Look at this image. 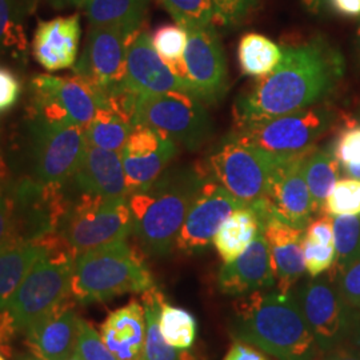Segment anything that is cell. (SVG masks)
Wrapping results in <instances>:
<instances>
[{
    "label": "cell",
    "mask_w": 360,
    "mask_h": 360,
    "mask_svg": "<svg viewBox=\"0 0 360 360\" xmlns=\"http://www.w3.org/2000/svg\"><path fill=\"white\" fill-rule=\"evenodd\" d=\"M16 330L13 327V319L7 309L0 311V352L6 356H11L13 342L16 336Z\"/></svg>",
    "instance_id": "bcb514c9"
},
{
    "label": "cell",
    "mask_w": 360,
    "mask_h": 360,
    "mask_svg": "<svg viewBox=\"0 0 360 360\" xmlns=\"http://www.w3.org/2000/svg\"><path fill=\"white\" fill-rule=\"evenodd\" d=\"M80 360H119L107 348L101 334L90 322L82 319L77 336V354Z\"/></svg>",
    "instance_id": "60d3db41"
},
{
    "label": "cell",
    "mask_w": 360,
    "mask_h": 360,
    "mask_svg": "<svg viewBox=\"0 0 360 360\" xmlns=\"http://www.w3.org/2000/svg\"><path fill=\"white\" fill-rule=\"evenodd\" d=\"M333 153L348 176L360 180V122L351 123L340 131Z\"/></svg>",
    "instance_id": "f35d334b"
},
{
    "label": "cell",
    "mask_w": 360,
    "mask_h": 360,
    "mask_svg": "<svg viewBox=\"0 0 360 360\" xmlns=\"http://www.w3.org/2000/svg\"><path fill=\"white\" fill-rule=\"evenodd\" d=\"M282 47L260 34H245L238 46V59L245 75L263 77L282 60Z\"/></svg>",
    "instance_id": "d6a6232c"
},
{
    "label": "cell",
    "mask_w": 360,
    "mask_h": 360,
    "mask_svg": "<svg viewBox=\"0 0 360 360\" xmlns=\"http://www.w3.org/2000/svg\"><path fill=\"white\" fill-rule=\"evenodd\" d=\"M90 26L120 28L138 35L148 11V0H87L84 4Z\"/></svg>",
    "instance_id": "f1b7e54d"
},
{
    "label": "cell",
    "mask_w": 360,
    "mask_h": 360,
    "mask_svg": "<svg viewBox=\"0 0 360 360\" xmlns=\"http://www.w3.org/2000/svg\"><path fill=\"white\" fill-rule=\"evenodd\" d=\"M188 40L183 56L186 80L198 99L219 102L229 90L226 56L212 26L187 31Z\"/></svg>",
    "instance_id": "2e32d148"
},
{
    "label": "cell",
    "mask_w": 360,
    "mask_h": 360,
    "mask_svg": "<svg viewBox=\"0 0 360 360\" xmlns=\"http://www.w3.org/2000/svg\"><path fill=\"white\" fill-rule=\"evenodd\" d=\"M230 333L235 340L278 360H315L319 347L291 290L257 291L232 303Z\"/></svg>",
    "instance_id": "7a4b0ae2"
},
{
    "label": "cell",
    "mask_w": 360,
    "mask_h": 360,
    "mask_svg": "<svg viewBox=\"0 0 360 360\" xmlns=\"http://www.w3.org/2000/svg\"><path fill=\"white\" fill-rule=\"evenodd\" d=\"M132 123L166 134L188 150H198L212 134L205 105L186 92L136 94Z\"/></svg>",
    "instance_id": "9c48e42d"
},
{
    "label": "cell",
    "mask_w": 360,
    "mask_h": 360,
    "mask_svg": "<svg viewBox=\"0 0 360 360\" xmlns=\"http://www.w3.org/2000/svg\"><path fill=\"white\" fill-rule=\"evenodd\" d=\"M335 285L348 307L360 309V257L351 262L334 279ZM333 282V283H334Z\"/></svg>",
    "instance_id": "7bdbcfd3"
},
{
    "label": "cell",
    "mask_w": 360,
    "mask_h": 360,
    "mask_svg": "<svg viewBox=\"0 0 360 360\" xmlns=\"http://www.w3.org/2000/svg\"><path fill=\"white\" fill-rule=\"evenodd\" d=\"M335 11L347 18H359L360 0H328Z\"/></svg>",
    "instance_id": "681fc988"
},
{
    "label": "cell",
    "mask_w": 360,
    "mask_h": 360,
    "mask_svg": "<svg viewBox=\"0 0 360 360\" xmlns=\"http://www.w3.org/2000/svg\"><path fill=\"white\" fill-rule=\"evenodd\" d=\"M22 95V82L11 70L0 65V114L13 110Z\"/></svg>",
    "instance_id": "f6af8a7d"
},
{
    "label": "cell",
    "mask_w": 360,
    "mask_h": 360,
    "mask_svg": "<svg viewBox=\"0 0 360 360\" xmlns=\"http://www.w3.org/2000/svg\"><path fill=\"white\" fill-rule=\"evenodd\" d=\"M282 60L236 102L238 127L312 107L328 98L345 77L342 52L323 37L282 47Z\"/></svg>",
    "instance_id": "6da1fadb"
},
{
    "label": "cell",
    "mask_w": 360,
    "mask_h": 360,
    "mask_svg": "<svg viewBox=\"0 0 360 360\" xmlns=\"http://www.w3.org/2000/svg\"><path fill=\"white\" fill-rule=\"evenodd\" d=\"M46 251L7 304L18 334L38 322L71 295L75 254L59 233L44 238Z\"/></svg>",
    "instance_id": "5b68a950"
},
{
    "label": "cell",
    "mask_w": 360,
    "mask_h": 360,
    "mask_svg": "<svg viewBox=\"0 0 360 360\" xmlns=\"http://www.w3.org/2000/svg\"><path fill=\"white\" fill-rule=\"evenodd\" d=\"M44 251V238L10 245L0 251V311L7 309L13 294Z\"/></svg>",
    "instance_id": "83f0119b"
},
{
    "label": "cell",
    "mask_w": 360,
    "mask_h": 360,
    "mask_svg": "<svg viewBox=\"0 0 360 360\" xmlns=\"http://www.w3.org/2000/svg\"><path fill=\"white\" fill-rule=\"evenodd\" d=\"M245 206L214 179L205 180L180 229L175 248L184 255H199L212 243L223 221Z\"/></svg>",
    "instance_id": "e0dca14e"
},
{
    "label": "cell",
    "mask_w": 360,
    "mask_h": 360,
    "mask_svg": "<svg viewBox=\"0 0 360 360\" xmlns=\"http://www.w3.org/2000/svg\"><path fill=\"white\" fill-rule=\"evenodd\" d=\"M75 304V299L70 296L27 328L23 333L25 345L32 355L43 360H68L75 356L82 321Z\"/></svg>",
    "instance_id": "d6986e66"
},
{
    "label": "cell",
    "mask_w": 360,
    "mask_h": 360,
    "mask_svg": "<svg viewBox=\"0 0 360 360\" xmlns=\"http://www.w3.org/2000/svg\"><path fill=\"white\" fill-rule=\"evenodd\" d=\"M334 112L323 105L276 116L269 120L238 127L227 139L251 146L276 156L306 154L333 126Z\"/></svg>",
    "instance_id": "30bf717a"
},
{
    "label": "cell",
    "mask_w": 360,
    "mask_h": 360,
    "mask_svg": "<svg viewBox=\"0 0 360 360\" xmlns=\"http://www.w3.org/2000/svg\"><path fill=\"white\" fill-rule=\"evenodd\" d=\"M74 191L102 198H129L120 153L87 146L77 174L70 180Z\"/></svg>",
    "instance_id": "603a6c76"
},
{
    "label": "cell",
    "mask_w": 360,
    "mask_h": 360,
    "mask_svg": "<svg viewBox=\"0 0 360 360\" xmlns=\"http://www.w3.org/2000/svg\"><path fill=\"white\" fill-rule=\"evenodd\" d=\"M295 296L319 352L347 340L354 309L348 307L328 278L311 279L297 288Z\"/></svg>",
    "instance_id": "9a60e30c"
},
{
    "label": "cell",
    "mask_w": 360,
    "mask_h": 360,
    "mask_svg": "<svg viewBox=\"0 0 360 360\" xmlns=\"http://www.w3.org/2000/svg\"><path fill=\"white\" fill-rule=\"evenodd\" d=\"M135 126L129 115L112 105L99 108L84 129L87 144L120 153Z\"/></svg>",
    "instance_id": "4dcf8cb0"
},
{
    "label": "cell",
    "mask_w": 360,
    "mask_h": 360,
    "mask_svg": "<svg viewBox=\"0 0 360 360\" xmlns=\"http://www.w3.org/2000/svg\"><path fill=\"white\" fill-rule=\"evenodd\" d=\"M358 52H359V56H360V27H359V31H358Z\"/></svg>",
    "instance_id": "9f6ffc18"
},
{
    "label": "cell",
    "mask_w": 360,
    "mask_h": 360,
    "mask_svg": "<svg viewBox=\"0 0 360 360\" xmlns=\"http://www.w3.org/2000/svg\"><path fill=\"white\" fill-rule=\"evenodd\" d=\"M70 186V181H68ZM72 200L59 235L75 254L126 240L132 233L129 198H102L72 190Z\"/></svg>",
    "instance_id": "52a82bcc"
},
{
    "label": "cell",
    "mask_w": 360,
    "mask_h": 360,
    "mask_svg": "<svg viewBox=\"0 0 360 360\" xmlns=\"http://www.w3.org/2000/svg\"><path fill=\"white\" fill-rule=\"evenodd\" d=\"M187 40H188V34L179 25H166V26L159 27L151 35V41H153L155 51L159 53V56L184 82L187 80L184 74L183 56L187 47Z\"/></svg>",
    "instance_id": "d590c367"
},
{
    "label": "cell",
    "mask_w": 360,
    "mask_h": 360,
    "mask_svg": "<svg viewBox=\"0 0 360 360\" xmlns=\"http://www.w3.org/2000/svg\"><path fill=\"white\" fill-rule=\"evenodd\" d=\"M176 153V142L166 134L136 126L120 151L129 195L153 184Z\"/></svg>",
    "instance_id": "ac0fdd59"
},
{
    "label": "cell",
    "mask_w": 360,
    "mask_h": 360,
    "mask_svg": "<svg viewBox=\"0 0 360 360\" xmlns=\"http://www.w3.org/2000/svg\"><path fill=\"white\" fill-rule=\"evenodd\" d=\"M304 176L316 212L323 206L340 176V165L330 148H312L304 160Z\"/></svg>",
    "instance_id": "1f68e13d"
},
{
    "label": "cell",
    "mask_w": 360,
    "mask_h": 360,
    "mask_svg": "<svg viewBox=\"0 0 360 360\" xmlns=\"http://www.w3.org/2000/svg\"><path fill=\"white\" fill-rule=\"evenodd\" d=\"M347 342L360 348V309L359 311L354 309V312H352Z\"/></svg>",
    "instance_id": "f907efd6"
},
{
    "label": "cell",
    "mask_w": 360,
    "mask_h": 360,
    "mask_svg": "<svg viewBox=\"0 0 360 360\" xmlns=\"http://www.w3.org/2000/svg\"><path fill=\"white\" fill-rule=\"evenodd\" d=\"M160 4L171 13L176 25L186 31L212 26L214 6L211 0H159Z\"/></svg>",
    "instance_id": "8d00e7d4"
},
{
    "label": "cell",
    "mask_w": 360,
    "mask_h": 360,
    "mask_svg": "<svg viewBox=\"0 0 360 360\" xmlns=\"http://www.w3.org/2000/svg\"><path fill=\"white\" fill-rule=\"evenodd\" d=\"M206 179L198 168H169L147 188L129 195L132 233L143 254L154 257L171 254Z\"/></svg>",
    "instance_id": "3957f363"
},
{
    "label": "cell",
    "mask_w": 360,
    "mask_h": 360,
    "mask_svg": "<svg viewBox=\"0 0 360 360\" xmlns=\"http://www.w3.org/2000/svg\"><path fill=\"white\" fill-rule=\"evenodd\" d=\"M55 10H65L70 7H84L87 0H47Z\"/></svg>",
    "instance_id": "816d5d0a"
},
{
    "label": "cell",
    "mask_w": 360,
    "mask_h": 360,
    "mask_svg": "<svg viewBox=\"0 0 360 360\" xmlns=\"http://www.w3.org/2000/svg\"><path fill=\"white\" fill-rule=\"evenodd\" d=\"M315 360H360V348L346 340L326 352H319Z\"/></svg>",
    "instance_id": "c3c4849f"
},
{
    "label": "cell",
    "mask_w": 360,
    "mask_h": 360,
    "mask_svg": "<svg viewBox=\"0 0 360 360\" xmlns=\"http://www.w3.org/2000/svg\"><path fill=\"white\" fill-rule=\"evenodd\" d=\"M335 263L328 271V279L335 276L351 262L360 257V215L334 217Z\"/></svg>",
    "instance_id": "e575fe53"
},
{
    "label": "cell",
    "mask_w": 360,
    "mask_h": 360,
    "mask_svg": "<svg viewBox=\"0 0 360 360\" xmlns=\"http://www.w3.org/2000/svg\"><path fill=\"white\" fill-rule=\"evenodd\" d=\"M154 285L143 251L126 240L83 252L74 262L71 295L79 304L107 302L124 294H143Z\"/></svg>",
    "instance_id": "277c9868"
},
{
    "label": "cell",
    "mask_w": 360,
    "mask_h": 360,
    "mask_svg": "<svg viewBox=\"0 0 360 360\" xmlns=\"http://www.w3.org/2000/svg\"><path fill=\"white\" fill-rule=\"evenodd\" d=\"M15 360H43L38 358V356H35V355H32L31 352L30 354H19V355H16L15 356ZM68 360H80L79 359V356L75 355V356H72L71 359Z\"/></svg>",
    "instance_id": "11a10c76"
},
{
    "label": "cell",
    "mask_w": 360,
    "mask_h": 360,
    "mask_svg": "<svg viewBox=\"0 0 360 360\" xmlns=\"http://www.w3.org/2000/svg\"><path fill=\"white\" fill-rule=\"evenodd\" d=\"M80 38L82 23L77 13L41 20L31 43L32 56L49 72L72 68L77 63Z\"/></svg>",
    "instance_id": "44dd1931"
},
{
    "label": "cell",
    "mask_w": 360,
    "mask_h": 360,
    "mask_svg": "<svg viewBox=\"0 0 360 360\" xmlns=\"http://www.w3.org/2000/svg\"><path fill=\"white\" fill-rule=\"evenodd\" d=\"M309 13H319L326 7L328 0H302Z\"/></svg>",
    "instance_id": "f5cc1de1"
},
{
    "label": "cell",
    "mask_w": 360,
    "mask_h": 360,
    "mask_svg": "<svg viewBox=\"0 0 360 360\" xmlns=\"http://www.w3.org/2000/svg\"><path fill=\"white\" fill-rule=\"evenodd\" d=\"M159 328L169 346L178 349H190L195 345L198 323L191 312L169 304L166 297L159 312Z\"/></svg>",
    "instance_id": "836d02e7"
},
{
    "label": "cell",
    "mask_w": 360,
    "mask_h": 360,
    "mask_svg": "<svg viewBox=\"0 0 360 360\" xmlns=\"http://www.w3.org/2000/svg\"><path fill=\"white\" fill-rule=\"evenodd\" d=\"M303 257L309 278H319L334 266L335 243H324L303 236Z\"/></svg>",
    "instance_id": "ab89813d"
},
{
    "label": "cell",
    "mask_w": 360,
    "mask_h": 360,
    "mask_svg": "<svg viewBox=\"0 0 360 360\" xmlns=\"http://www.w3.org/2000/svg\"><path fill=\"white\" fill-rule=\"evenodd\" d=\"M108 96L82 77L38 74L28 83L27 114L53 124L86 129Z\"/></svg>",
    "instance_id": "ba28073f"
},
{
    "label": "cell",
    "mask_w": 360,
    "mask_h": 360,
    "mask_svg": "<svg viewBox=\"0 0 360 360\" xmlns=\"http://www.w3.org/2000/svg\"><path fill=\"white\" fill-rule=\"evenodd\" d=\"M16 243L35 242L58 233L72 200L65 184L41 183L22 176L11 180Z\"/></svg>",
    "instance_id": "7c38bea8"
},
{
    "label": "cell",
    "mask_w": 360,
    "mask_h": 360,
    "mask_svg": "<svg viewBox=\"0 0 360 360\" xmlns=\"http://www.w3.org/2000/svg\"><path fill=\"white\" fill-rule=\"evenodd\" d=\"M37 7L38 0H0V60L26 62V22Z\"/></svg>",
    "instance_id": "484cf974"
},
{
    "label": "cell",
    "mask_w": 360,
    "mask_h": 360,
    "mask_svg": "<svg viewBox=\"0 0 360 360\" xmlns=\"http://www.w3.org/2000/svg\"><path fill=\"white\" fill-rule=\"evenodd\" d=\"M19 245L15 239L11 180H0V251Z\"/></svg>",
    "instance_id": "ee69618b"
},
{
    "label": "cell",
    "mask_w": 360,
    "mask_h": 360,
    "mask_svg": "<svg viewBox=\"0 0 360 360\" xmlns=\"http://www.w3.org/2000/svg\"><path fill=\"white\" fill-rule=\"evenodd\" d=\"M218 285L223 294L236 297L271 290L275 285L270 248L263 233L236 260L220 269Z\"/></svg>",
    "instance_id": "7402d4cb"
},
{
    "label": "cell",
    "mask_w": 360,
    "mask_h": 360,
    "mask_svg": "<svg viewBox=\"0 0 360 360\" xmlns=\"http://www.w3.org/2000/svg\"><path fill=\"white\" fill-rule=\"evenodd\" d=\"M262 233L270 248L276 290L288 292L306 271L303 257L304 230L272 219L262 226Z\"/></svg>",
    "instance_id": "cb8c5ba5"
},
{
    "label": "cell",
    "mask_w": 360,
    "mask_h": 360,
    "mask_svg": "<svg viewBox=\"0 0 360 360\" xmlns=\"http://www.w3.org/2000/svg\"><path fill=\"white\" fill-rule=\"evenodd\" d=\"M163 299V292L156 285L142 294L146 336L142 354L138 360H195L188 349H178L169 346L160 333L159 312Z\"/></svg>",
    "instance_id": "f546056e"
},
{
    "label": "cell",
    "mask_w": 360,
    "mask_h": 360,
    "mask_svg": "<svg viewBox=\"0 0 360 360\" xmlns=\"http://www.w3.org/2000/svg\"><path fill=\"white\" fill-rule=\"evenodd\" d=\"M135 37L120 28L90 26L83 52L72 67L74 75L107 96L124 91L127 52Z\"/></svg>",
    "instance_id": "4fadbf2b"
},
{
    "label": "cell",
    "mask_w": 360,
    "mask_h": 360,
    "mask_svg": "<svg viewBox=\"0 0 360 360\" xmlns=\"http://www.w3.org/2000/svg\"><path fill=\"white\" fill-rule=\"evenodd\" d=\"M322 212L331 218L360 215V180L354 178L338 180L326 199Z\"/></svg>",
    "instance_id": "74e56055"
},
{
    "label": "cell",
    "mask_w": 360,
    "mask_h": 360,
    "mask_svg": "<svg viewBox=\"0 0 360 360\" xmlns=\"http://www.w3.org/2000/svg\"><path fill=\"white\" fill-rule=\"evenodd\" d=\"M309 153L284 159L276 168L264 198L250 206L257 212L262 226L275 219L304 230L316 214L304 176V160Z\"/></svg>",
    "instance_id": "5bb4252c"
},
{
    "label": "cell",
    "mask_w": 360,
    "mask_h": 360,
    "mask_svg": "<svg viewBox=\"0 0 360 360\" xmlns=\"http://www.w3.org/2000/svg\"><path fill=\"white\" fill-rule=\"evenodd\" d=\"M214 6V22L219 26L233 27L243 22L252 13L260 0H211Z\"/></svg>",
    "instance_id": "b9f144b4"
},
{
    "label": "cell",
    "mask_w": 360,
    "mask_h": 360,
    "mask_svg": "<svg viewBox=\"0 0 360 360\" xmlns=\"http://www.w3.org/2000/svg\"><path fill=\"white\" fill-rule=\"evenodd\" d=\"M10 176V168L6 162V158L1 150V144H0V180H7Z\"/></svg>",
    "instance_id": "db71d44e"
},
{
    "label": "cell",
    "mask_w": 360,
    "mask_h": 360,
    "mask_svg": "<svg viewBox=\"0 0 360 360\" xmlns=\"http://www.w3.org/2000/svg\"><path fill=\"white\" fill-rule=\"evenodd\" d=\"M123 90L134 94L186 92L195 96L191 86L155 51L150 34L143 30L129 44Z\"/></svg>",
    "instance_id": "ffe728a7"
},
{
    "label": "cell",
    "mask_w": 360,
    "mask_h": 360,
    "mask_svg": "<svg viewBox=\"0 0 360 360\" xmlns=\"http://www.w3.org/2000/svg\"><path fill=\"white\" fill-rule=\"evenodd\" d=\"M223 360H270L260 349L242 340H235Z\"/></svg>",
    "instance_id": "7dc6e473"
},
{
    "label": "cell",
    "mask_w": 360,
    "mask_h": 360,
    "mask_svg": "<svg viewBox=\"0 0 360 360\" xmlns=\"http://www.w3.org/2000/svg\"><path fill=\"white\" fill-rule=\"evenodd\" d=\"M101 336L117 359H139L146 336L142 302L132 299L126 306L110 312L101 326Z\"/></svg>",
    "instance_id": "d4e9b609"
},
{
    "label": "cell",
    "mask_w": 360,
    "mask_h": 360,
    "mask_svg": "<svg viewBox=\"0 0 360 360\" xmlns=\"http://www.w3.org/2000/svg\"><path fill=\"white\" fill-rule=\"evenodd\" d=\"M283 156L226 139L210 158L211 179L218 181L245 206L264 198Z\"/></svg>",
    "instance_id": "8fae6325"
},
{
    "label": "cell",
    "mask_w": 360,
    "mask_h": 360,
    "mask_svg": "<svg viewBox=\"0 0 360 360\" xmlns=\"http://www.w3.org/2000/svg\"><path fill=\"white\" fill-rule=\"evenodd\" d=\"M0 360H6V358L3 356V354H1V352H0Z\"/></svg>",
    "instance_id": "6f0895ef"
},
{
    "label": "cell",
    "mask_w": 360,
    "mask_h": 360,
    "mask_svg": "<svg viewBox=\"0 0 360 360\" xmlns=\"http://www.w3.org/2000/svg\"><path fill=\"white\" fill-rule=\"evenodd\" d=\"M20 153L27 178L65 184L74 178L87 148L84 129L53 124L26 114Z\"/></svg>",
    "instance_id": "8992f818"
},
{
    "label": "cell",
    "mask_w": 360,
    "mask_h": 360,
    "mask_svg": "<svg viewBox=\"0 0 360 360\" xmlns=\"http://www.w3.org/2000/svg\"><path fill=\"white\" fill-rule=\"evenodd\" d=\"M262 233V221L250 207H242L223 221L212 243L224 264L240 257Z\"/></svg>",
    "instance_id": "4316f807"
}]
</instances>
